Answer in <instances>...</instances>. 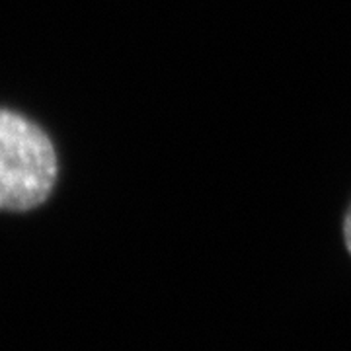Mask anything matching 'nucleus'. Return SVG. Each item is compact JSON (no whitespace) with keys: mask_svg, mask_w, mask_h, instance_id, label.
Instances as JSON below:
<instances>
[{"mask_svg":"<svg viewBox=\"0 0 351 351\" xmlns=\"http://www.w3.org/2000/svg\"><path fill=\"white\" fill-rule=\"evenodd\" d=\"M57 154L47 133L18 113L0 110V211H27L49 197Z\"/></svg>","mask_w":351,"mask_h":351,"instance_id":"1","label":"nucleus"},{"mask_svg":"<svg viewBox=\"0 0 351 351\" xmlns=\"http://www.w3.org/2000/svg\"><path fill=\"white\" fill-rule=\"evenodd\" d=\"M343 240H346V246L351 254V205L346 213V219H343Z\"/></svg>","mask_w":351,"mask_h":351,"instance_id":"2","label":"nucleus"}]
</instances>
